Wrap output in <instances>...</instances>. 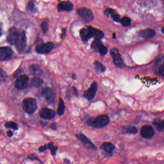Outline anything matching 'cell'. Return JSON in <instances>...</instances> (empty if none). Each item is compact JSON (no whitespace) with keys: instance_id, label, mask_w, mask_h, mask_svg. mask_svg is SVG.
Returning <instances> with one entry per match:
<instances>
[{"instance_id":"obj_32","label":"cell","mask_w":164,"mask_h":164,"mask_svg":"<svg viewBox=\"0 0 164 164\" xmlns=\"http://www.w3.org/2000/svg\"><path fill=\"white\" fill-rule=\"evenodd\" d=\"M97 51H98L100 53L101 56H104L106 54V53H107L108 49H107V47H105V46H103V45H101L100 46V47L98 49Z\"/></svg>"},{"instance_id":"obj_46","label":"cell","mask_w":164,"mask_h":164,"mask_svg":"<svg viewBox=\"0 0 164 164\" xmlns=\"http://www.w3.org/2000/svg\"><path fill=\"white\" fill-rule=\"evenodd\" d=\"M162 33L164 34V27L162 29Z\"/></svg>"},{"instance_id":"obj_34","label":"cell","mask_w":164,"mask_h":164,"mask_svg":"<svg viewBox=\"0 0 164 164\" xmlns=\"http://www.w3.org/2000/svg\"><path fill=\"white\" fill-rule=\"evenodd\" d=\"M112 17L113 18L114 21L117 22V23H120V21H121L120 16H119V15H118L117 14H116V13H114V14H113L112 15Z\"/></svg>"},{"instance_id":"obj_8","label":"cell","mask_w":164,"mask_h":164,"mask_svg":"<svg viewBox=\"0 0 164 164\" xmlns=\"http://www.w3.org/2000/svg\"><path fill=\"white\" fill-rule=\"evenodd\" d=\"M39 116L43 120H51L56 116V112L54 110L48 108H42L39 112Z\"/></svg>"},{"instance_id":"obj_36","label":"cell","mask_w":164,"mask_h":164,"mask_svg":"<svg viewBox=\"0 0 164 164\" xmlns=\"http://www.w3.org/2000/svg\"><path fill=\"white\" fill-rule=\"evenodd\" d=\"M47 149H48L47 145L45 144L44 145L40 146V147L39 148V153H44V151H46Z\"/></svg>"},{"instance_id":"obj_31","label":"cell","mask_w":164,"mask_h":164,"mask_svg":"<svg viewBox=\"0 0 164 164\" xmlns=\"http://www.w3.org/2000/svg\"><path fill=\"white\" fill-rule=\"evenodd\" d=\"M7 78V74L4 70L0 68V82H4Z\"/></svg>"},{"instance_id":"obj_9","label":"cell","mask_w":164,"mask_h":164,"mask_svg":"<svg viewBox=\"0 0 164 164\" xmlns=\"http://www.w3.org/2000/svg\"><path fill=\"white\" fill-rule=\"evenodd\" d=\"M110 55H111L114 62L119 68H124L125 64H124L123 60L121 59V55L119 54V52L117 48H112L110 50Z\"/></svg>"},{"instance_id":"obj_11","label":"cell","mask_w":164,"mask_h":164,"mask_svg":"<svg viewBox=\"0 0 164 164\" xmlns=\"http://www.w3.org/2000/svg\"><path fill=\"white\" fill-rule=\"evenodd\" d=\"M76 138L83 143V145L85 146L86 148L88 149H91V150H96V145L93 144L91 140L88 139L87 137L83 134H79L76 135Z\"/></svg>"},{"instance_id":"obj_33","label":"cell","mask_w":164,"mask_h":164,"mask_svg":"<svg viewBox=\"0 0 164 164\" xmlns=\"http://www.w3.org/2000/svg\"><path fill=\"white\" fill-rule=\"evenodd\" d=\"M41 28H42V32L44 34H46L49 30V25H48V23H47V22H43V23H41Z\"/></svg>"},{"instance_id":"obj_16","label":"cell","mask_w":164,"mask_h":164,"mask_svg":"<svg viewBox=\"0 0 164 164\" xmlns=\"http://www.w3.org/2000/svg\"><path fill=\"white\" fill-rule=\"evenodd\" d=\"M87 29L90 31L92 37H94L96 40H100L103 37H104V33L102 32L101 31L96 28H92V26H88Z\"/></svg>"},{"instance_id":"obj_47","label":"cell","mask_w":164,"mask_h":164,"mask_svg":"<svg viewBox=\"0 0 164 164\" xmlns=\"http://www.w3.org/2000/svg\"><path fill=\"white\" fill-rule=\"evenodd\" d=\"M116 35L115 33H114V39H116Z\"/></svg>"},{"instance_id":"obj_5","label":"cell","mask_w":164,"mask_h":164,"mask_svg":"<svg viewBox=\"0 0 164 164\" xmlns=\"http://www.w3.org/2000/svg\"><path fill=\"white\" fill-rule=\"evenodd\" d=\"M30 79L26 75H20L15 82V87L18 90H24L29 85Z\"/></svg>"},{"instance_id":"obj_19","label":"cell","mask_w":164,"mask_h":164,"mask_svg":"<svg viewBox=\"0 0 164 164\" xmlns=\"http://www.w3.org/2000/svg\"><path fill=\"white\" fill-rule=\"evenodd\" d=\"M101 148L107 153L112 154L114 151V150L115 149V146L112 143L106 142H104L101 145Z\"/></svg>"},{"instance_id":"obj_21","label":"cell","mask_w":164,"mask_h":164,"mask_svg":"<svg viewBox=\"0 0 164 164\" xmlns=\"http://www.w3.org/2000/svg\"><path fill=\"white\" fill-rule=\"evenodd\" d=\"M80 36L83 41H87L88 39L92 37L90 31L88 29L83 28L80 30Z\"/></svg>"},{"instance_id":"obj_1","label":"cell","mask_w":164,"mask_h":164,"mask_svg":"<svg viewBox=\"0 0 164 164\" xmlns=\"http://www.w3.org/2000/svg\"><path fill=\"white\" fill-rule=\"evenodd\" d=\"M110 118L106 115H101L96 118L90 117L87 119V123L88 126L96 128H102L108 125Z\"/></svg>"},{"instance_id":"obj_29","label":"cell","mask_w":164,"mask_h":164,"mask_svg":"<svg viewBox=\"0 0 164 164\" xmlns=\"http://www.w3.org/2000/svg\"><path fill=\"white\" fill-rule=\"evenodd\" d=\"M101 45H103V44H102V42L100 41V40H95V41L92 42L91 47L93 50L97 51L98 49L100 47Z\"/></svg>"},{"instance_id":"obj_3","label":"cell","mask_w":164,"mask_h":164,"mask_svg":"<svg viewBox=\"0 0 164 164\" xmlns=\"http://www.w3.org/2000/svg\"><path fill=\"white\" fill-rule=\"evenodd\" d=\"M54 47V44L53 42L44 43L42 39L39 38L36 42V46H35V51L39 54L45 55L48 54Z\"/></svg>"},{"instance_id":"obj_44","label":"cell","mask_w":164,"mask_h":164,"mask_svg":"<svg viewBox=\"0 0 164 164\" xmlns=\"http://www.w3.org/2000/svg\"><path fill=\"white\" fill-rule=\"evenodd\" d=\"M162 126L163 128V129H164V119L163 121H162Z\"/></svg>"},{"instance_id":"obj_7","label":"cell","mask_w":164,"mask_h":164,"mask_svg":"<svg viewBox=\"0 0 164 164\" xmlns=\"http://www.w3.org/2000/svg\"><path fill=\"white\" fill-rule=\"evenodd\" d=\"M78 15L80 16L82 19L88 23V22H91L94 19V15H93L92 12L91 10L88 9L87 8H80L77 10Z\"/></svg>"},{"instance_id":"obj_14","label":"cell","mask_w":164,"mask_h":164,"mask_svg":"<svg viewBox=\"0 0 164 164\" xmlns=\"http://www.w3.org/2000/svg\"><path fill=\"white\" fill-rule=\"evenodd\" d=\"M97 90V85L96 82H93L91 87L84 92V97L88 100H92L94 99V97L96 94Z\"/></svg>"},{"instance_id":"obj_45","label":"cell","mask_w":164,"mask_h":164,"mask_svg":"<svg viewBox=\"0 0 164 164\" xmlns=\"http://www.w3.org/2000/svg\"><path fill=\"white\" fill-rule=\"evenodd\" d=\"M1 35H2V31H1V28H0V37H1Z\"/></svg>"},{"instance_id":"obj_39","label":"cell","mask_w":164,"mask_h":164,"mask_svg":"<svg viewBox=\"0 0 164 164\" xmlns=\"http://www.w3.org/2000/svg\"><path fill=\"white\" fill-rule=\"evenodd\" d=\"M50 128H51V130L56 131V130H57V125H56V122H53V123H52L51 125L50 126Z\"/></svg>"},{"instance_id":"obj_17","label":"cell","mask_w":164,"mask_h":164,"mask_svg":"<svg viewBox=\"0 0 164 164\" xmlns=\"http://www.w3.org/2000/svg\"><path fill=\"white\" fill-rule=\"evenodd\" d=\"M155 34L156 33H155L154 30L152 29H146L139 32V36L145 39H149L153 37Z\"/></svg>"},{"instance_id":"obj_2","label":"cell","mask_w":164,"mask_h":164,"mask_svg":"<svg viewBox=\"0 0 164 164\" xmlns=\"http://www.w3.org/2000/svg\"><path fill=\"white\" fill-rule=\"evenodd\" d=\"M21 106L24 112L28 115H33L38 108L37 101L33 97H26L24 99Z\"/></svg>"},{"instance_id":"obj_30","label":"cell","mask_w":164,"mask_h":164,"mask_svg":"<svg viewBox=\"0 0 164 164\" xmlns=\"http://www.w3.org/2000/svg\"><path fill=\"white\" fill-rule=\"evenodd\" d=\"M27 158H28L29 160H32V161L36 160V161L39 162L40 163H42V164H44V163L42 162V161L41 160H40V159L39 158V157L37 156L36 154H35V153L30 154L29 155H28V156H27Z\"/></svg>"},{"instance_id":"obj_18","label":"cell","mask_w":164,"mask_h":164,"mask_svg":"<svg viewBox=\"0 0 164 164\" xmlns=\"http://www.w3.org/2000/svg\"><path fill=\"white\" fill-rule=\"evenodd\" d=\"M30 71L33 76H39L42 73V68L37 64H33L30 67Z\"/></svg>"},{"instance_id":"obj_6","label":"cell","mask_w":164,"mask_h":164,"mask_svg":"<svg viewBox=\"0 0 164 164\" xmlns=\"http://www.w3.org/2000/svg\"><path fill=\"white\" fill-rule=\"evenodd\" d=\"M26 41H27V40H26V33L24 31H22L19 33V37L16 40V42L15 43V46L17 51L21 53L24 50L26 46Z\"/></svg>"},{"instance_id":"obj_20","label":"cell","mask_w":164,"mask_h":164,"mask_svg":"<svg viewBox=\"0 0 164 164\" xmlns=\"http://www.w3.org/2000/svg\"><path fill=\"white\" fill-rule=\"evenodd\" d=\"M44 81L42 78H41L39 76H36L32 79V81L30 82V86L39 88L42 85Z\"/></svg>"},{"instance_id":"obj_4","label":"cell","mask_w":164,"mask_h":164,"mask_svg":"<svg viewBox=\"0 0 164 164\" xmlns=\"http://www.w3.org/2000/svg\"><path fill=\"white\" fill-rule=\"evenodd\" d=\"M41 96L44 97L46 103L50 105H54L55 103L56 94L55 91L50 87L44 88L41 91Z\"/></svg>"},{"instance_id":"obj_22","label":"cell","mask_w":164,"mask_h":164,"mask_svg":"<svg viewBox=\"0 0 164 164\" xmlns=\"http://www.w3.org/2000/svg\"><path fill=\"white\" fill-rule=\"evenodd\" d=\"M123 134H136L138 132V130L135 126H129L124 127L122 130Z\"/></svg>"},{"instance_id":"obj_23","label":"cell","mask_w":164,"mask_h":164,"mask_svg":"<svg viewBox=\"0 0 164 164\" xmlns=\"http://www.w3.org/2000/svg\"><path fill=\"white\" fill-rule=\"evenodd\" d=\"M65 107L64 102L62 99L60 98L59 99V108H58V109H57V114H58L60 116H63V115L64 114V112H65Z\"/></svg>"},{"instance_id":"obj_24","label":"cell","mask_w":164,"mask_h":164,"mask_svg":"<svg viewBox=\"0 0 164 164\" xmlns=\"http://www.w3.org/2000/svg\"><path fill=\"white\" fill-rule=\"evenodd\" d=\"M5 127L6 128H11L13 130L17 131L19 130V126L15 122L13 121H8L5 124Z\"/></svg>"},{"instance_id":"obj_40","label":"cell","mask_w":164,"mask_h":164,"mask_svg":"<svg viewBox=\"0 0 164 164\" xmlns=\"http://www.w3.org/2000/svg\"><path fill=\"white\" fill-rule=\"evenodd\" d=\"M7 137H10H10H13V135H14V132H13V131H12L10 130H8L7 131Z\"/></svg>"},{"instance_id":"obj_27","label":"cell","mask_w":164,"mask_h":164,"mask_svg":"<svg viewBox=\"0 0 164 164\" xmlns=\"http://www.w3.org/2000/svg\"><path fill=\"white\" fill-rule=\"evenodd\" d=\"M153 124L154 126V127L157 128V130H158L160 131H162L163 130V128L162 126L161 120H160V119H155V120L153 122Z\"/></svg>"},{"instance_id":"obj_38","label":"cell","mask_w":164,"mask_h":164,"mask_svg":"<svg viewBox=\"0 0 164 164\" xmlns=\"http://www.w3.org/2000/svg\"><path fill=\"white\" fill-rule=\"evenodd\" d=\"M159 73L162 76H164V64H163L159 68Z\"/></svg>"},{"instance_id":"obj_35","label":"cell","mask_w":164,"mask_h":164,"mask_svg":"<svg viewBox=\"0 0 164 164\" xmlns=\"http://www.w3.org/2000/svg\"><path fill=\"white\" fill-rule=\"evenodd\" d=\"M35 7V3L33 0H31V1H29L28 4V7H27V9L28 10H32Z\"/></svg>"},{"instance_id":"obj_41","label":"cell","mask_w":164,"mask_h":164,"mask_svg":"<svg viewBox=\"0 0 164 164\" xmlns=\"http://www.w3.org/2000/svg\"><path fill=\"white\" fill-rule=\"evenodd\" d=\"M65 35H66V29H65V28H64V29H62V33L61 36H60L61 38L62 39V38L65 37Z\"/></svg>"},{"instance_id":"obj_12","label":"cell","mask_w":164,"mask_h":164,"mask_svg":"<svg viewBox=\"0 0 164 164\" xmlns=\"http://www.w3.org/2000/svg\"><path fill=\"white\" fill-rule=\"evenodd\" d=\"M13 55L12 50L8 46L0 47V61H5L10 59Z\"/></svg>"},{"instance_id":"obj_37","label":"cell","mask_w":164,"mask_h":164,"mask_svg":"<svg viewBox=\"0 0 164 164\" xmlns=\"http://www.w3.org/2000/svg\"><path fill=\"white\" fill-rule=\"evenodd\" d=\"M114 13H116L115 12V11L112 9H110V8H107V9H106L105 12V14L106 15H110V14H114Z\"/></svg>"},{"instance_id":"obj_43","label":"cell","mask_w":164,"mask_h":164,"mask_svg":"<svg viewBox=\"0 0 164 164\" xmlns=\"http://www.w3.org/2000/svg\"><path fill=\"white\" fill-rule=\"evenodd\" d=\"M72 77H73V78L74 79H76V74H73Z\"/></svg>"},{"instance_id":"obj_15","label":"cell","mask_w":164,"mask_h":164,"mask_svg":"<svg viewBox=\"0 0 164 164\" xmlns=\"http://www.w3.org/2000/svg\"><path fill=\"white\" fill-rule=\"evenodd\" d=\"M73 8V5L69 1H62L58 5V11L61 12L63 11L69 12L71 11Z\"/></svg>"},{"instance_id":"obj_13","label":"cell","mask_w":164,"mask_h":164,"mask_svg":"<svg viewBox=\"0 0 164 164\" xmlns=\"http://www.w3.org/2000/svg\"><path fill=\"white\" fill-rule=\"evenodd\" d=\"M19 32L16 28H11L8 30L7 35V41L12 45H15L16 40L17 39L19 35Z\"/></svg>"},{"instance_id":"obj_25","label":"cell","mask_w":164,"mask_h":164,"mask_svg":"<svg viewBox=\"0 0 164 164\" xmlns=\"http://www.w3.org/2000/svg\"><path fill=\"white\" fill-rule=\"evenodd\" d=\"M94 67L97 73H103L106 70L105 66L98 61H96L94 62Z\"/></svg>"},{"instance_id":"obj_26","label":"cell","mask_w":164,"mask_h":164,"mask_svg":"<svg viewBox=\"0 0 164 164\" xmlns=\"http://www.w3.org/2000/svg\"><path fill=\"white\" fill-rule=\"evenodd\" d=\"M47 148H48V149L50 150L52 156H53V157L55 156L57 150H58V147L55 145L54 144H53V142H50L47 144Z\"/></svg>"},{"instance_id":"obj_28","label":"cell","mask_w":164,"mask_h":164,"mask_svg":"<svg viewBox=\"0 0 164 164\" xmlns=\"http://www.w3.org/2000/svg\"><path fill=\"white\" fill-rule=\"evenodd\" d=\"M120 23L123 26H125V27H128V26H130L131 25V20L130 18H128V17H124L122 19H121Z\"/></svg>"},{"instance_id":"obj_42","label":"cell","mask_w":164,"mask_h":164,"mask_svg":"<svg viewBox=\"0 0 164 164\" xmlns=\"http://www.w3.org/2000/svg\"><path fill=\"white\" fill-rule=\"evenodd\" d=\"M73 91H74V93H75V95H76V96H78V91H77V90H76V88H75V87H73Z\"/></svg>"},{"instance_id":"obj_10","label":"cell","mask_w":164,"mask_h":164,"mask_svg":"<svg viewBox=\"0 0 164 164\" xmlns=\"http://www.w3.org/2000/svg\"><path fill=\"white\" fill-rule=\"evenodd\" d=\"M140 135L144 139H150L154 135V130L151 125H144L140 130Z\"/></svg>"}]
</instances>
